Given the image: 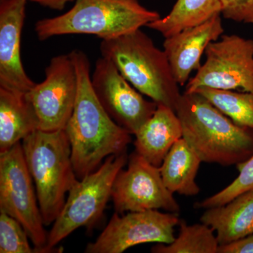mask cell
Listing matches in <instances>:
<instances>
[{"label": "cell", "mask_w": 253, "mask_h": 253, "mask_svg": "<svg viewBox=\"0 0 253 253\" xmlns=\"http://www.w3.org/2000/svg\"><path fill=\"white\" fill-rule=\"evenodd\" d=\"M76 68L78 89L72 115L66 126L73 168L78 179L94 172L104 160L126 153L131 134L105 111L91 85L90 63L81 50L69 53Z\"/></svg>", "instance_id": "6da1fadb"}, {"label": "cell", "mask_w": 253, "mask_h": 253, "mask_svg": "<svg viewBox=\"0 0 253 253\" xmlns=\"http://www.w3.org/2000/svg\"><path fill=\"white\" fill-rule=\"evenodd\" d=\"M127 161L126 153L112 155L94 172L78 179L48 233L46 251L61 253L56 246L79 228L93 227L102 217L118 173Z\"/></svg>", "instance_id": "8992f818"}, {"label": "cell", "mask_w": 253, "mask_h": 253, "mask_svg": "<svg viewBox=\"0 0 253 253\" xmlns=\"http://www.w3.org/2000/svg\"><path fill=\"white\" fill-rule=\"evenodd\" d=\"M177 213L158 210L115 212L99 237L86 246V253H122L138 245L169 244L175 239L174 227L179 224Z\"/></svg>", "instance_id": "30bf717a"}, {"label": "cell", "mask_w": 253, "mask_h": 253, "mask_svg": "<svg viewBox=\"0 0 253 253\" xmlns=\"http://www.w3.org/2000/svg\"><path fill=\"white\" fill-rule=\"evenodd\" d=\"M217 253H253V234L229 244L220 245Z\"/></svg>", "instance_id": "d4e9b609"}, {"label": "cell", "mask_w": 253, "mask_h": 253, "mask_svg": "<svg viewBox=\"0 0 253 253\" xmlns=\"http://www.w3.org/2000/svg\"><path fill=\"white\" fill-rule=\"evenodd\" d=\"M38 4L56 10H62L66 4L72 0H30Z\"/></svg>", "instance_id": "484cf974"}, {"label": "cell", "mask_w": 253, "mask_h": 253, "mask_svg": "<svg viewBox=\"0 0 253 253\" xmlns=\"http://www.w3.org/2000/svg\"><path fill=\"white\" fill-rule=\"evenodd\" d=\"M221 10L219 0H177L168 16L149 23L146 27L167 38L221 14Z\"/></svg>", "instance_id": "d6986e66"}, {"label": "cell", "mask_w": 253, "mask_h": 253, "mask_svg": "<svg viewBox=\"0 0 253 253\" xmlns=\"http://www.w3.org/2000/svg\"><path fill=\"white\" fill-rule=\"evenodd\" d=\"M135 136L136 152L160 168L174 143L182 138V126L175 111L165 105H158L154 115Z\"/></svg>", "instance_id": "9a60e30c"}, {"label": "cell", "mask_w": 253, "mask_h": 253, "mask_svg": "<svg viewBox=\"0 0 253 253\" xmlns=\"http://www.w3.org/2000/svg\"><path fill=\"white\" fill-rule=\"evenodd\" d=\"M224 31L221 14H217L166 38L163 49L179 86L186 85L191 73L201 68V57L208 46L219 40Z\"/></svg>", "instance_id": "5bb4252c"}, {"label": "cell", "mask_w": 253, "mask_h": 253, "mask_svg": "<svg viewBox=\"0 0 253 253\" xmlns=\"http://www.w3.org/2000/svg\"><path fill=\"white\" fill-rule=\"evenodd\" d=\"M33 184L21 142L0 154V212L22 225L37 253H46L48 234Z\"/></svg>", "instance_id": "52a82bcc"}, {"label": "cell", "mask_w": 253, "mask_h": 253, "mask_svg": "<svg viewBox=\"0 0 253 253\" xmlns=\"http://www.w3.org/2000/svg\"><path fill=\"white\" fill-rule=\"evenodd\" d=\"M205 53L206 61L186 83L184 92L210 87L253 94V40L222 35Z\"/></svg>", "instance_id": "ba28073f"}, {"label": "cell", "mask_w": 253, "mask_h": 253, "mask_svg": "<svg viewBox=\"0 0 253 253\" xmlns=\"http://www.w3.org/2000/svg\"><path fill=\"white\" fill-rule=\"evenodd\" d=\"M25 161L36 186L44 225L52 224L78 179L65 129L36 130L21 141Z\"/></svg>", "instance_id": "5b68a950"}, {"label": "cell", "mask_w": 253, "mask_h": 253, "mask_svg": "<svg viewBox=\"0 0 253 253\" xmlns=\"http://www.w3.org/2000/svg\"><path fill=\"white\" fill-rule=\"evenodd\" d=\"M221 14L226 19L253 24V0H219Z\"/></svg>", "instance_id": "cb8c5ba5"}, {"label": "cell", "mask_w": 253, "mask_h": 253, "mask_svg": "<svg viewBox=\"0 0 253 253\" xmlns=\"http://www.w3.org/2000/svg\"><path fill=\"white\" fill-rule=\"evenodd\" d=\"M100 51L139 92L175 111L181 94L167 56L141 29L104 40Z\"/></svg>", "instance_id": "3957f363"}, {"label": "cell", "mask_w": 253, "mask_h": 253, "mask_svg": "<svg viewBox=\"0 0 253 253\" xmlns=\"http://www.w3.org/2000/svg\"><path fill=\"white\" fill-rule=\"evenodd\" d=\"M179 236L169 244H158L151 249L154 253H217L219 242L214 231L204 224L188 225L180 221Z\"/></svg>", "instance_id": "44dd1931"}, {"label": "cell", "mask_w": 253, "mask_h": 253, "mask_svg": "<svg viewBox=\"0 0 253 253\" xmlns=\"http://www.w3.org/2000/svg\"><path fill=\"white\" fill-rule=\"evenodd\" d=\"M28 0L0 2V87L26 94L36 83L28 77L21 57V33Z\"/></svg>", "instance_id": "4fadbf2b"}, {"label": "cell", "mask_w": 253, "mask_h": 253, "mask_svg": "<svg viewBox=\"0 0 253 253\" xmlns=\"http://www.w3.org/2000/svg\"><path fill=\"white\" fill-rule=\"evenodd\" d=\"M160 18L139 0H76L65 14L38 21L35 31L41 41L74 34L93 35L104 41L140 29Z\"/></svg>", "instance_id": "277c9868"}, {"label": "cell", "mask_w": 253, "mask_h": 253, "mask_svg": "<svg viewBox=\"0 0 253 253\" xmlns=\"http://www.w3.org/2000/svg\"><path fill=\"white\" fill-rule=\"evenodd\" d=\"M91 82L105 111L129 134L135 135L157 109L156 103L145 99L112 61L103 56L96 61Z\"/></svg>", "instance_id": "7c38bea8"}, {"label": "cell", "mask_w": 253, "mask_h": 253, "mask_svg": "<svg viewBox=\"0 0 253 253\" xmlns=\"http://www.w3.org/2000/svg\"><path fill=\"white\" fill-rule=\"evenodd\" d=\"M201 161L184 138L176 141L160 167L165 185L172 194L196 196L200 188L196 177Z\"/></svg>", "instance_id": "ac0fdd59"}, {"label": "cell", "mask_w": 253, "mask_h": 253, "mask_svg": "<svg viewBox=\"0 0 253 253\" xmlns=\"http://www.w3.org/2000/svg\"><path fill=\"white\" fill-rule=\"evenodd\" d=\"M36 130V118L25 94L0 87V154Z\"/></svg>", "instance_id": "e0dca14e"}, {"label": "cell", "mask_w": 253, "mask_h": 253, "mask_svg": "<svg viewBox=\"0 0 253 253\" xmlns=\"http://www.w3.org/2000/svg\"><path fill=\"white\" fill-rule=\"evenodd\" d=\"M201 222L217 232L220 245L229 244L253 234V190L239 195L230 202L208 208Z\"/></svg>", "instance_id": "2e32d148"}, {"label": "cell", "mask_w": 253, "mask_h": 253, "mask_svg": "<svg viewBox=\"0 0 253 253\" xmlns=\"http://www.w3.org/2000/svg\"><path fill=\"white\" fill-rule=\"evenodd\" d=\"M194 92L206 98L238 126L253 129L252 93L210 87L199 88Z\"/></svg>", "instance_id": "ffe728a7"}, {"label": "cell", "mask_w": 253, "mask_h": 253, "mask_svg": "<svg viewBox=\"0 0 253 253\" xmlns=\"http://www.w3.org/2000/svg\"><path fill=\"white\" fill-rule=\"evenodd\" d=\"M76 68L69 54L54 56L45 69V79L25 94L34 114L37 130L66 129L77 94Z\"/></svg>", "instance_id": "9c48e42d"}, {"label": "cell", "mask_w": 253, "mask_h": 253, "mask_svg": "<svg viewBox=\"0 0 253 253\" xmlns=\"http://www.w3.org/2000/svg\"><path fill=\"white\" fill-rule=\"evenodd\" d=\"M111 199L118 214L163 209L178 213L179 204L165 185L159 167L136 152L126 169H121L113 184Z\"/></svg>", "instance_id": "8fae6325"}, {"label": "cell", "mask_w": 253, "mask_h": 253, "mask_svg": "<svg viewBox=\"0 0 253 253\" xmlns=\"http://www.w3.org/2000/svg\"><path fill=\"white\" fill-rule=\"evenodd\" d=\"M175 112L182 137L202 162L231 166L253 155V129L236 125L198 93L181 94Z\"/></svg>", "instance_id": "7a4b0ae2"}, {"label": "cell", "mask_w": 253, "mask_h": 253, "mask_svg": "<svg viewBox=\"0 0 253 253\" xmlns=\"http://www.w3.org/2000/svg\"><path fill=\"white\" fill-rule=\"evenodd\" d=\"M239 174L231 184L217 194L205 199L198 206L211 208L223 206L233 199L253 190V155L247 161L237 165Z\"/></svg>", "instance_id": "7402d4cb"}, {"label": "cell", "mask_w": 253, "mask_h": 253, "mask_svg": "<svg viewBox=\"0 0 253 253\" xmlns=\"http://www.w3.org/2000/svg\"><path fill=\"white\" fill-rule=\"evenodd\" d=\"M30 239L24 228L17 220L0 212V253H37L29 244Z\"/></svg>", "instance_id": "603a6c76"}]
</instances>
